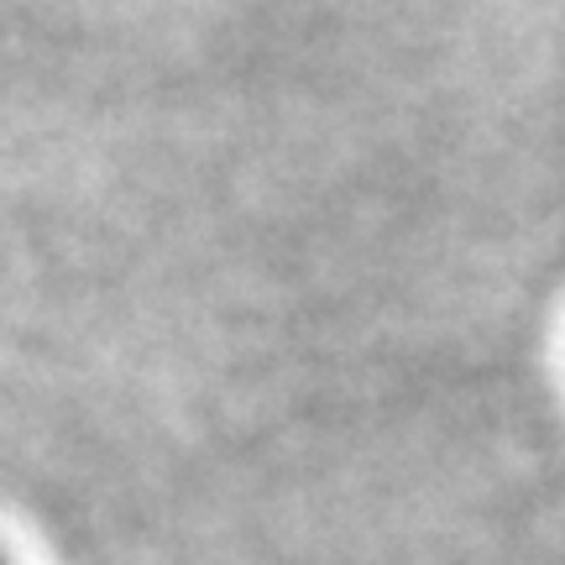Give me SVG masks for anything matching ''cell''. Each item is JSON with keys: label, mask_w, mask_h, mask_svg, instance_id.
Segmentation results:
<instances>
[{"label": "cell", "mask_w": 565, "mask_h": 565, "mask_svg": "<svg viewBox=\"0 0 565 565\" xmlns=\"http://www.w3.org/2000/svg\"><path fill=\"white\" fill-rule=\"evenodd\" d=\"M0 565H11V555H6V550H0Z\"/></svg>", "instance_id": "1"}]
</instances>
